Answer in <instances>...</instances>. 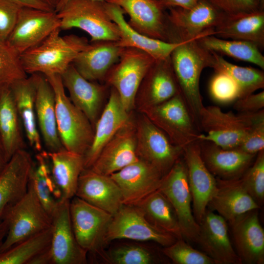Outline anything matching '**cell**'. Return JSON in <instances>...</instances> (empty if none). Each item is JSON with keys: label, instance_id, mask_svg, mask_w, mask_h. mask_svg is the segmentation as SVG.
Instances as JSON below:
<instances>
[{"label": "cell", "instance_id": "cell-1", "mask_svg": "<svg viewBox=\"0 0 264 264\" xmlns=\"http://www.w3.org/2000/svg\"><path fill=\"white\" fill-rule=\"evenodd\" d=\"M174 72L180 93L198 129L201 111L204 107L199 89L202 70L212 67V51L202 46L198 39L182 42L170 55Z\"/></svg>", "mask_w": 264, "mask_h": 264}, {"label": "cell", "instance_id": "cell-2", "mask_svg": "<svg viewBox=\"0 0 264 264\" xmlns=\"http://www.w3.org/2000/svg\"><path fill=\"white\" fill-rule=\"evenodd\" d=\"M61 31L55 30L40 44L20 55L27 74L61 75L89 46L86 38L74 34L62 36Z\"/></svg>", "mask_w": 264, "mask_h": 264}, {"label": "cell", "instance_id": "cell-3", "mask_svg": "<svg viewBox=\"0 0 264 264\" xmlns=\"http://www.w3.org/2000/svg\"><path fill=\"white\" fill-rule=\"evenodd\" d=\"M45 76L55 95L57 125L62 144L66 150L84 155L92 143L94 128L66 95L61 75Z\"/></svg>", "mask_w": 264, "mask_h": 264}, {"label": "cell", "instance_id": "cell-4", "mask_svg": "<svg viewBox=\"0 0 264 264\" xmlns=\"http://www.w3.org/2000/svg\"><path fill=\"white\" fill-rule=\"evenodd\" d=\"M57 13L61 30L79 28L90 36L91 42L120 39L118 26L108 13L106 1L68 0Z\"/></svg>", "mask_w": 264, "mask_h": 264}, {"label": "cell", "instance_id": "cell-5", "mask_svg": "<svg viewBox=\"0 0 264 264\" xmlns=\"http://www.w3.org/2000/svg\"><path fill=\"white\" fill-rule=\"evenodd\" d=\"M4 218L7 220L8 229L0 253L51 226V217L29 181L26 194L8 211Z\"/></svg>", "mask_w": 264, "mask_h": 264}, {"label": "cell", "instance_id": "cell-6", "mask_svg": "<svg viewBox=\"0 0 264 264\" xmlns=\"http://www.w3.org/2000/svg\"><path fill=\"white\" fill-rule=\"evenodd\" d=\"M140 113L162 131L171 141L182 149L200 140L202 134L180 93Z\"/></svg>", "mask_w": 264, "mask_h": 264}, {"label": "cell", "instance_id": "cell-7", "mask_svg": "<svg viewBox=\"0 0 264 264\" xmlns=\"http://www.w3.org/2000/svg\"><path fill=\"white\" fill-rule=\"evenodd\" d=\"M255 112H224L216 106L204 107L200 115V140L211 141L225 149L238 147L251 129Z\"/></svg>", "mask_w": 264, "mask_h": 264}, {"label": "cell", "instance_id": "cell-8", "mask_svg": "<svg viewBox=\"0 0 264 264\" xmlns=\"http://www.w3.org/2000/svg\"><path fill=\"white\" fill-rule=\"evenodd\" d=\"M155 60L145 52L133 47L123 50L119 61L109 70L104 81L118 92L128 112L135 109V96L139 86Z\"/></svg>", "mask_w": 264, "mask_h": 264}, {"label": "cell", "instance_id": "cell-9", "mask_svg": "<svg viewBox=\"0 0 264 264\" xmlns=\"http://www.w3.org/2000/svg\"><path fill=\"white\" fill-rule=\"evenodd\" d=\"M140 114L135 120L137 156L163 176L182 156L183 150L174 145L145 114Z\"/></svg>", "mask_w": 264, "mask_h": 264}, {"label": "cell", "instance_id": "cell-10", "mask_svg": "<svg viewBox=\"0 0 264 264\" xmlns=\"http://www.w3.org/2000/svg\"><path fill=\"white\" fill-rule=\"evenodd\" d=\"M158 190L173 207L183 239L196 242L200 227L193 214L186 166L181 157L162 177Z\"/></svg>", "mask_w": 264, "mask_h": 264}, {"label": "cell", "instance_id": "cell-11", "mask_svg": "<svg viewBox=\"0 0 264 264\" xmlns=\"http://www.w3.org/2000/svg\"><path fill=\"white\" fill-rule=\"evenodd\" d=\"M167 10L175 43L214 35L215 28L225 15L209 0H198L190 9L172 7Z\"/></svg>", "mask_w": 264, "mask_h": 264}, {"label": "cell", "instance_id": "cell-12", "mask_svg": "<svg viewBox=\"0 0 264 264\" xmlns=\"http://www.w3.org/2000/svg\"><path fill=\"white\" fill-rule=\"evenodd\" d=\"M73 232L79 245L87 253L101 255L104 236L112 215L74 196L70 200Z\"/></svg>", "mask_w": 264, "mask_h": 264}, {"label": "cell", "instance_id": "cell-13", "mask_svg": "<svg viewBox=\"0 0 264 264\" xmlns=\"http://www.w3.org/2000/svg\"><path fill=\"white\" fill-rule=\"evenodd\" d=\"M118 239L152 241L166 247L176 239L152 225L135 206L124 204L112 216L104 236L105 244Z\"/></svg>", "mask_w": 264, "mask_h": 264}, {"label": "cell", "instance_id": "cell-14", "mask_svg": "<svg viewBox=\"0 0 264 264\" xmlns=\"http://www.w3.org/2000/svg\"><path fill=\"white\" fill-rule=\"evenodd\" d=\"M58 28L60 20L55 10L23 7L6 41L21 55L40 44Z\"/></svg>", "mask_w": 264, "mask_h": 264}, {"label": "cell", "instance_id": "cell-15", "mask_svg": "<svg viewBox=\"0 0 264 264\" xmlns=\"http://www.w3.org/2000/svg\"><path fill=\"white\" fill-rule=\"evenodd\" d=\"M118 5L130 17L129 25L139 33L175 43L166 9L159 0H106Z\"/></svg>", "mask_w": 264, "mask_h": 264}, {"label": "cell", "instance_id": "cell-16", "mask_svg": "<svg viewBox=\"0 0 264 264\" xmlns=\"http://www.w3.org/2000/svg\"><path fill=\"white\" fill-rule=\"evenodd\" d=\"M69 199H60L51 214L48 251L51 264H85L87 252L78 244L71 222Z\"/></svg>", "mask_w": 264, "mask_h": 264}, {"label": "cell", "instance_id": "cell-17", "mask_svg": "<svg viewBox=\"0 0 264 264\" xmlns=\"http://www.w3.org/2000/svg\"><path fill=\"white\" fill-rule=\"evenodd\" d=\"M183 159L192 197L194 217L199 224L217 191V178L205 165L200 154V140L183 149Z\"/></svg>", "mask_w": 264, "mask_h": 264}, {"label": "cell", "instance_id": "cell-18", "mask_svg": "<svg viewBox=\"0 0 264 264\" xmlns=\"http://www.w3.org/2000/svg\"><path fill=\"white\" fill-rule=\"evenodd\" d=\"M180 93L170 56L155 60L149 69L138 89L135 109L140 112L159 104Z\"/></svg>", "mask_w": 264, "mask_h": 264}, {"label": "cell", "instance_id": "cell-19", "mask_svg": "<svg viewBox=\"0 0 264 264\" xmlns=\"http://www.w3.org/2000/svg\"><path fill=\"white\" fill-rule=\"evenodd\" d=\"M138 159L135 122L132 116L105 145L90 169L110 176Z\"/></svg>", "mask_w": 264, "mask_h": 264}, {"label": "cell", "instance_id": "cell-20", "mask_svg": "<svg viewBox=\"0 0 264 264\" xmlns=\"http://www.w3.org/2000/svg\"><path fill=\"white\" fill-rule=\"evenodd\" d=\"M110 176L119 187L125 205H134L158 190L163 176L140 159Z\"/></svg>", "mask_w": 264, "mask_h": 264}, {"label": "cell", "instance_id": "cell-21", "mask_svg": "<svg viewBox=\"0 0 264 264\" xmlns=\"http://www.w3.org/2000/svg\"><path fill=\"white\" fill-rule=\"evenodd\" d=\"M196 243L218 264H241L230 242L227 221L207 209L200 223Z\"/></svg>", "mask_w": 264, "mask_h": 264}, {"label": "cell", "instance_id": "cell-22", "mask_svg": "<svg viewBox=\"0 0 264 264\" xmlns=\"http://www.w3.org/2000/svg\"><path fill=\"white\" fill-rule=\"evenodd\" d=\"M34 161L25 150L18 151L0 175V222L26 194Z\"/></svg>", "mask_w": 264, "mask_h": 264}, {"label": "cell", "instance_id": "cell-23", "mask_svg": "<svg viewBox=\"0 0 264 264\" xmlns=\"http://www.w3.org/2000/svg\"><path fill=\"white\" fill-rule=\"evenodd\" d=\"M75 196L112 216L124 205L121 190L110 176L90 168L81 173Z\"/></svg>", "mask_w": 264, "mask_h": 264}, {"label": "cell", "instance_id": "cell-24", "mask_svg": "<svg viewBox=\"0 0 264 264\" xmlns=\"http://www.w3.org/2000/svg\"><path fill=\"white\" fill-rule=\"evenodd\" d=\"M124 108L117 91L111 88L108 101L94 128L92 143L84 155L85 169L94 164L105 145L132 116Z\"/></svg>", "mask_w": 264, "mask_h": 264}, {"label": "cell", "instance_id": "cell-25", "mask_svg": "<svg viewBox=\"0 0 264 264\" xmlns=\"http://www.w3.org/2000/svg\"><path fill=\"white\" fill-rule=\"evenodd\" d=\"M61 76L71 101L85 114L94 128L102 111L107 86L87 80L72 64Z\"/></svg>", "mask_w": 264, "mask_h": 264}, {"label": "cell", "instance_id": "cell-26", "mask_svg": "<svg viewBox=\"0 0 264 264\" xmlns=\"http://www.w3.org/2000/svg\"><path fill=\"white\" fill-rule=\"evenodd\" d=\"M200 154L209 171L217 178H240L253 162L256 155L238 148L223 149L207 140H200Z\"/></svg>", "mask_w": 264, "mask_h": 264}, {"label": "cell", "instance_id": "cell-27", "mask_svg": "<svg viewBox=\"0 0 264 264\" xmlns=\"http://www.w3.org/2000/svg\"><path fill=\"white\" fill-rule=\"evenodd\" d=\"M237 253L242 263H264V230L258 209L248 212L229 222Z\"/></svg>", "mask_w": 264, "mask_h": 264}, {"label": "cell", "instance_id": "cell-28", "mask_svg": "<svg viewBox=\"0 0 264 264\" xmlns=\"http://www.w3.org/2000/svg\"><path fill=\"white\" fill-rule=\"evenodd\" d=\"M124 48L117 41L93 42L78 55L72 65L88 80H104L109 70L119 61Z\"/></svg>", "mask_w": 264, "mask_h": 264}, {"label": "cell", "instance_id": "cell-29", "mask_svg": "<svg viewBox=\"0 0 264 264\" xmlns=\"http://www.w3.org/2000/svg\"><path fill=\"white\" fill-rule=\"evenodd\" d=\"M36 75L35 109L41 136L48 152L64 149L57 125L54 91L46 77Z\"/></svg>", "mask_w": 264, "mask_h": 264}, {"label": "cell", "instance_id": "cell-30", "mask_svg": "<svg viewBox=\"0 0 264 264\" xmlns=\"http://www.w3.org/2000/svg\"><path fill=\"white\" fill-rule=\"evenodd\" d=\"M106 7L111 20L118 26L120 39L117 42L122 47L140 49L157 60L170 57L174 49L182 42H167L142 35L129 25L124 17V11L119 6L106 1Z\"/></svg>", "mask_w": 264, "mask_h": 264}, {"label": "cell", "instance_id": "cell-31", "mask_svg": "<svg viewBox=\"0 0 264 264\" xmlns=\"http://www.w3.org/2000/svg\"><path fill=\"white\" fill-rule=\"evenodd\" d=\"M10 88L29 144L37 153L41 152L42 142L35 109L36 74L17 81Z\"/></svg>", "mask_w": 264, "mask_h": 264}, {"label": "cell", "instance_id": "cell-32", "mask_svg": "<svg viewBox=\"0 0 264 264\" xmlns=\"http://www.w3.org/2000/svg\"><path fill=\"white\" fill-rule=\"evenodd\" d=\"M216 178L217 191L208 205L229 223L248 212L261 207L243 187L240 178Z\"/></svg>", "mask_w": 264, "mask_h": 264}, {"label": "cell", "instance_id": "cell-33", "mask_svg": "<svg viewBox=\"0 0 264 264\" xmlns=\"http://www.w3.org/2000/svg\"><path fill=\"white\" fill-rule=\"evenodd\" d=\"M214 36L245 41L264 47V10L234 15L225 14L214 29Z\"/></svg>", "mask_w": 264, "mask_h": 264}, {"label": "cell", "instance_id": "cell-34", "mask_svg": "<svg viewBox=\"0 0 264 264\" xmlns=\"http://www.w3.org/2000/svg\"><path fill=\"white\" fill-rule=\"evenodd\" d=\"M47 153L52 176L60 199L70 200L75 196L79 176L85 169L84 155L65 148Z\"/></svg>", "mask_w": 264, "mask_h": 264}, {"label": "cell", "instance_id": "cell-35", "mask_svg": "<svg viewBox=\"0 0 264 264\" xmlns=\"http://www.w3.org/2000/svg\"><path fill=\"white\" fill-rule=\"evenodd\" d=\"M23 131L10 87L3 88L0 92V142L8 161L26 148Z\"/></svg>", "mask_w": 264, "mask_h": 264}, {"label": "cell", "instance_id": "cell-36", "mask_svg": "<svg viewBox=\"0 0 264 264\" xmlns=\"http://www.w3.org/2000/svg\"><path fill=\"white\" fill-rule=\"evenodd\" d=\"M154 227L176 239H183L176 212L158 189L134 205Z\"/></svg>", "mask_w": 264, "mask_h": 264}, {"label": "cell", "instance_id": "cell-37", "mask_svg": "<svg viewBox=\"0 0 264 264\" xmlns=\"http://www.w3.org/2000/svg\"><path fill=\"white\" fill-rule=\"evenodd\" d=\"M29 182L42 203L51 216L61 198L60 192L53 179L47 152L43 150L36 156Z\"/></svg>", "mask_w": 264, "mask_h": 264}, {"label": "cell", "instance_id": "cell-38", "mask_svg": "<svg viewBox=\"0 0 264 264\" xmlns=\"http://www.w3.org/2000/svg\"><path fill=\"white\" fill-rule=\"evenodd\" d=\"M199 44L208 50L235 59L255 64L264 69V56L255 44L245 41L225 39L207 35L198 39Z\"/></svg>", "mask_w": 264, "mask_h": 264}, {"label": "cell", "instance_id": "cell-39", "mask_svg": "<svg viewBox=\"0 0 264 264\" xmlns=\"http://www.w3.org/2000/svg\"><path fill=\"white\" fill-rule=\"evenodd\" d=\"M212 53L214 61L211 68L215 72L228 75L235 81L239 89V98L264 88V73L262 70L237 66L227 61L220 54Z\"/></svg>", "mask_w": 264, "mask_h": 264}, {"label": "cell", "instance_id": "cell-40", "mask_svg": "<svg viewBox=\"0 0 264 264\" xmlns=\"http://www.w3.org/2000/svg\"><path fill=\"white\" fill-rule=\"evenodd\" d=\"M51 227L32 236L0 253V264H29L50 246Z\"/></svg>", "mask_w": 264, "mask_h": 264}, {"label": "cell", "instance_id": "cell-41", "mask_svg": "<svg viewBox=\"0 0 264 264\" xmlns=\"http://www.w3.org/2000/svg\"><path fill=\"white\" fill-rule=\"evenodd\" d=\"M111 264H152L156 263L154 251L139 243H121L104 250L99 256Z\"/></svg>", "mask_w": 264, "mask_h": 264}, {"label": "cell", "instance_id": "cell-42", "mask_svg": "<svg viewBox=\"0 0 264 264\" xmlns=\"http://www.w3.org/2000/svg\"><path fill=\"white\" fill-rule=\"evenodd\" d=\"M27 76L20 54L6 40L0 39V88H9Z\"/></svg>", "mask_w": 264, "mask_h": 264}, {"label": "cell", "instance_id": "cell-43", "mask_svg": "<svg viewBox=\"0 0 264 264\" xmlns=\"http://www.w3.org/2000/svg\"><path fill=\"white\" fill-rule=\"evenodd\" d=\"M240 179L246 191L261 207L264 201V150L257 154L252 164Z\"/></svg>", "mask_w": 264, "mask_h": 264}, {"label": "cell", "instance_id": "cell-44", "mask_svg": "<svg viewBox=\"0 0 264 264\" xmlns=\"http://www.w3.org/2000/svg\"><path fill=\"white\" fill-rule=\"evenodd\" d=\"M162 252L176 264H218L204 252L192 247L184 239H176L171 245L164 247Z\"/></svg>", "mask_w": 264, "mask_h": 264}, {"label": "cell", "instance_id": "cell-45", "mask_svg": "<svg viewBox=\"0 0 264 264\" xmlns=\"http://www.w3.org/2000/svg\"><path fill=\"white\" fill-rule=\"evenodd\" d=\"M209 87L211 98L216 102L228 104L240 98L239 88L235 81L228 75L215 72Z\"/></svg>", "mask_w": 264, "mask_h": 264}, {"label": "cell", "instance_id": "cell-46", "mask_svg": "<svg viewBox=\"0 0 264 264\" xmlns=\"http://www.w3.org/2000/svg\"><path fill=\"white\" fill-rule=\"evenodd\" d=\"M236 148L255 155L264 150V109L256 112L250 130Z\"/></svg>", "mask_w": 264, "mask_h": 264}, {"label": "cell", "instance_id": "cell-47", "mask_svg": "<svg viewBox=\"0 0 264 264\" xmlns=\"http://www.w3.org/2000/svg\"><path fill=\"white\" fill-rule=\"evenodd\" d=\"M227 15L264 10V0H209Z\"/></svg>", "mask_w": 264, "mask_h": 264}, {"label": "cell", "instance_id": "cell-48", "mask_svg": "<svg viewBox=\"0 0 264 264\" xmlns=\"http://www.w3.org/2000/svg\"><path fill=\"white\" fill-rule=\"evenodd\" d=\"M21 8L8 0H0V39L6 40L15 26Z\"/></svg>", "mask_w": 264, "mask_h": 264}, {"label": "cell", "instance_id": "cell-49", "mask_svg": "<svg viewBox=\"0 0 264 264\" xmlns=\"http://www.w3.org/2000/svg\"><path fill=\"white\" fill-rule=\"evenodd\" d=\"M233 108L238 113L255 112L264 110V91L239 98L235 102Z\"/></svg>", "mask_w": 264, "mask_h": 264}, {"label": "cell", "instance_id": "cell-50", "mask_svg": "<svg viewBox=\"0 0 264 264\" xmlns=\"http://www.w3.org/2000/svg\"><path fill=\"white\" fill-rule=\"evenodd\" d=\"M21 8H32L44 10H54L41 0H8Z\"/></svg>", "mask_w": 264, "mask_h": 264}, {"label": "cell", "instance_id": "cell-51", "mask_svg": "<svg viewBox=\"0 0 264 264\" xmlns=\"http://www.w3.org/2000/svg\"><path fill=\"white\" fill-rule=\"evenodd\" d=\"M166 8L172 7H179L185 9L193 7L198 0H159Z\"/></svg>", "mask_w": 264, "mask_h": 264}, {"label": "cell", "instance_id": "cell-52", "mask_svg": "<svg viewBox=\"0 0 264 264\" xmlns=\"http://www.w3.org/2000/svg\"><path fill=\"white\" fill-rule=\"evenodd\" d=\"M8 224L7 220L4 218L0 222V249L7 233Z\"/></svg>", "mask_w": 264, "mask_h": 264}, {"label": "cell", "instance_id": "cell-53", "mask_svg": "<svg viewBox=\"0 0 264 264\" xmlns=\"http://www.w3.org/2000/svg\"><path fill=\"white\" fill-rule=\"evenodd\" d=\"M8 162L4 151L0 142V175L5 168Z\"/></svg>", "mask_w": 264, "mask_h": 264}, {"label": "cell", "instance_id": "cell-54", "mask_svg": "<svg viewBox=\"0 0 264 264\" xmlns=\"http://www.w3.org/2000/svg\"><path fill=\"white\" fill-rule=\"evenodd\" d=\"M68 0H59L56 6L55 7V11L57 12L65 4ZM98 1H106V0H94Z\"/></svg>", "mask_w": 264, "mask_h": 264}, {"label": "cell", "instance_id": "cell-55", "mask_svg": "<svg viewBox=\"0 0 264 264\" xmlns=\"http://www.w3.org/2000/svg\"><path fill=\"white\" fill-rule=\"evenodd\" d=\"M50 6L55 10V7L56 6L59 0H41Z\"/></svg>", "mask_w": 264, "mask_h": 264}, {"label": "cell", "instance_id": "cell-56", "mask_svg": "<svg viewBox=\"0 0 264 264\" xmlns=\"http://www.w3.org/2000/svg\"><path fill=\"white\" fill-rule=\"evenodd\" d=\"M1 89H2V88H1ZM1 89L0 88V90H1Z\"/></svg>", "mask_w": 264, "mask_h": 264}]
</instances>
